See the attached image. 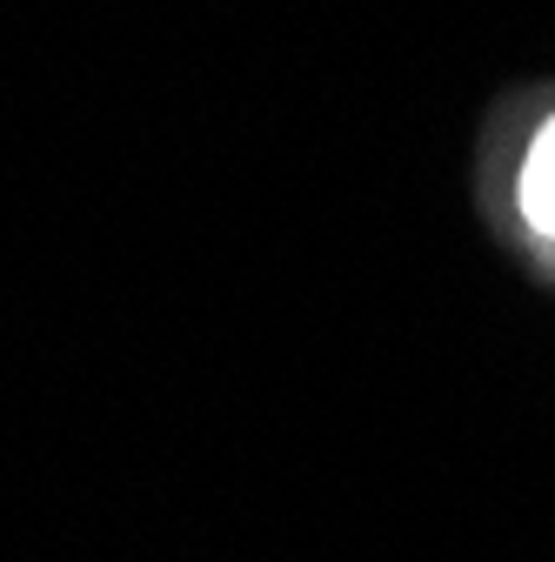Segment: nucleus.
Segmentation results:
<instances>
[{
    "label": "nucleus",
    "mask_w": 555,
    "mask_h": 562,
    "mask_svg": "<svg viewBox=\"0 0 555 562\" xmlns=\"http://www.w3.org/2000/svg\"><path fill=\"white\" fill-rule=\"evenodd\" d=\"M522 215L535 235L555 241V121L535 134V148H529V168H522Z\"/></svg>",
    "instance_id": "obj_1"
}]
</instances>
